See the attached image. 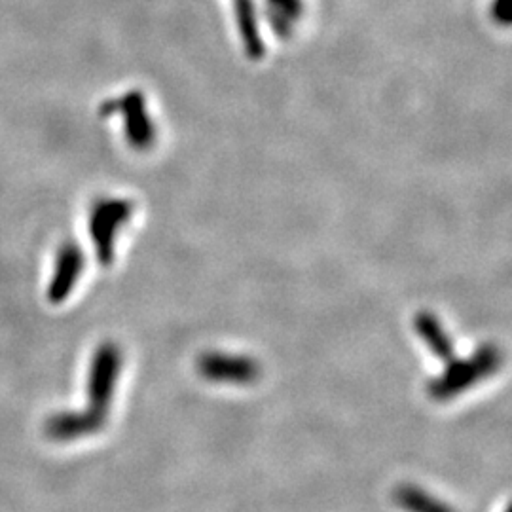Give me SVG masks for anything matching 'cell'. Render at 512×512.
<instances>
[{
  "mask_svg": "<svg viewBox=\"0 0 512 512\" xmlns=\"http://www.w3.org/2000/svg\"><path fill=\"white\" fill-rule=\"evenodd\" d=\"M82 268V256L78 253L76 247H69L63 258H61V272L57 275V281H55L54 294L57 298H63L69 287L76 281V275Z\"/></svg>",
  "mask_w": 512,
  "mask_h": 512,
  "instance_id": "30bf717a",
  "label": "cell"
},
{
  "mask_svg": "<svg viewBox=\"0 0 512 512\" xmlns=\"http://www.w3.org/2000/svg\"><path fill=\"white\" fill-rule=\"evenodd\" d=\"M268 2V16L272 19L275 33L281 38L293 35L294 23L304 14L302 0H266Z\"/></svg>",
  "mask_w": 512,
  "mask_h": 512,
  "instance_id": "ba28073f",
  "label": "cell"
},
{
  "mask_svg": "<svg viewBox=\"0 0 512 512\" xmlns=\"http://www.w3.org/2000/svg\"><path fill=\"white\" fill-rule=\"evenodd\" d=\"M492 14H494L495 21L507 25L511 21V4H509V0H495Z\"/></svg>",
  "mask_w": 512,
  "mask_h": 512,
  "instance_id": "8fae6325",
  "label": "cell"
},
{
  "mask_svg": "<svg viewBox=\"0 0 512 512\" xmlns=\"http://www.w3.org/2000/svg\"><path fill=\"white\" fill-rule=\"evenodd\" d=\"M107 109H120L126 122V135L129 145L137 150H147L154 145L156 129L148 116L145 97L139 92H131L122 99L107 105Z\"/></svg>",
  "mask_w": 512,
  "mask_h": 512,
  "instance_id": "5b68a950",
  "label": "cell"
},
{
  "mask_svg": "<svg viewBox=\"0 0 512 512\" xmlns=\"http://www.w3.org/2000/svg\"><path fill=\"white\" fill-rule=\"evenodd\" d=\"M198 370L211 382L251 384L260 376V366L255 359L224 353H205L198 361Z\"/></svg>",
  "mask_w": 512,
  "mask_h": 512,
  "instance_id": "277c9868",
  "label": "cell"
},
{
  "mask_svg": "<svg viewBox=\"0 0 512 512\" xmlns=\"http://www.w3.org/2000/svg\"><path fill=\"white\" fill-rule=\"evenodd\" d=\"M416 332L423 338V342L429 346V349L446 363H450L454 357V344L448 338V334L442 329L439 319L431 315L429 311H421L414 319Z\"/></svg>",
  "mask_w": 512,
  "mask_h": 512,
  "instance_id": "52a82bcc",
  "label": "cell"
},
{
  "mask_svg": "<svg viewBox=\"0 0 512 512\" xmlns=\"http://www.w3.org/2000/svg\"><path fill=\"white\" fill-rule=\"evenodd\" d=\"M232 2H234V14H236L239 35L243 40L245 52L251 59H260L264 55V42L258 29L255 2L253 0H232Z\"/></svg>",
  "mask_w": 512,
  "mask_h": 512,
  "instance_id": "8992f818",
  "label": "cell"
},
{
  "mask_svg": "<svg viewBox=\"0 0 512 512\" xmlns=\"http://www.w3.org/2000/svg\"><path fill=\"white\" fill-rule=\"evenodd\" d=\"M133 205L128 200H105L95 205L92 213V236L97 255L103 264H110L114 255L116 232L128 222Z\"/></svg>",
  "mask_w": 512,
  "mask_h": 512,
  "instance_id": "3957f363",
  "label": "cell"
},
{
  "mask_svg": "<svg viewBox=\"0 0 512 512\" xmlns=\"http://www.w3.org/2000/svg\"><path fill=\"white\" fill-rule=\"evenodd\" d=\"M499 365H501V351L492 344H486L476 349L475 355L467 361L452 359L448 363L446 372L429 384V393L437 401H446L448 397L458 395L478 380L494 374Z\"/></svg>",
  "mask_w": 512,
  "mask_h": 512,
  "instance_id": "7a4b0ae2",
  "label": "cell"
},
{
  "mask_svg": "<svg viewBox=\"0 0 512 512\" xmlns=\"http://www.w3.org/2000/svg\"><path fill=\"white\" fill-rule=\"evenodd\" d=\"M120 361V351L114 346H103L97 351L90 378L92 410L73 416H55L54 420L48 421L46 431L52 439L69 440L90 435L105 423L114 382L120 372Z\"/></svg>",
  "mask_w": 512,
  "mask_h": 512,
  "instance_id": "6da1fadb",
  "label": "cell"
},
{
  "mask_svg": "<svg viewBox=\"0 0 512 512\" xmlns=\"http://www.w3.org/2000/svg\"><path fill=\"white\" fill-rule=\"evenodd\" d=\"M399 505L410 512H454L435 497L421 492L414 486H401L397 492Z\"/></svg>",
  "mask_w": 512,
  "mask_h": 512,
  "instance_id": "9c48e42d",
  "label": "cell"
}]
</instances>
